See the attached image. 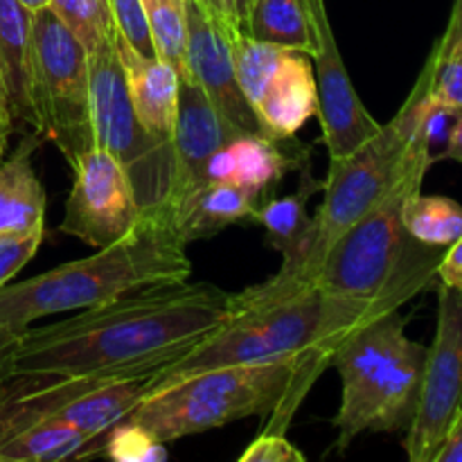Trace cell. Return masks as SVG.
Segmentation results:
<instances>
[{"label": "cell", "instance_id": "5bb4252c", "mask_svg": "<svg viewBox=\"0 0 462 462\" xmlns=\"http://www.w3.org/2000/svg\"><path fill=\"white\" fill-rule=\"evenodd\" d=\"M185 12H188L189 79L201 86L212 106L239 134L271 138L235 77L233 57H230V34L235 32L217 23L197 0H185Z\"/></svg>", "mask_w": 462, "mask_h": 462}, {"label": "cell", "instance_id": "484cf974", "mask_svg": "<svg viewBox=\"0 0 462 462\" xmlns=\"http://www.w3.org/2000/svg\"><path fill=\"white\" fill-rule=\"evenodd\" d=\"M282 54V48H275V45L248 39L242 32L230 34V57H233L235 77H237L239 88L246 95L253 111H255L257 104H260L262 95H264L266 86H269L271 77H273Z\"/></svg>", "mask_w": 462, "mask_h": 462}, {"label": "cell", "instance_id": "e0dca14e", "mask_svg": "<svg viewBox=\"0 0 462 462\" xmlns=\"http://www.w3.org/2000/svg\"><path fill=\"white\" fill-rule=\"evenodd\" d=\"M43 143L30 131L16 152L0 161V235L45 230V192L32 165V153Z\"/></svg>", "mask_w": 462, "mask_h": 462}, {"label": "cell", "instance_id": "e575fe53", "mask_svg": "<svg viewBox=\"0 0 462 462\" xmlns=\"http://www.w3.org/2000/svg\"><path fill=\"white\" fill-rule=\"evenodd\" d=\"M21 334L23 332H14V329L0 325V386L14 377V350H16Z\"/></svg>", "mask_w": 462, "mask_h": 462}, {"label": "cell", "instance_id": "ba28073f", "mask_svg": "<svg viewBox=\"0 0 462 462\" xmlns=\"http://www.w3.org/2000/svg\"><path fill=\"white\" fill-rule=\"evenodd\" d=\"M27 99L32 129L75 167L95 147L88 52L50 7L32 14Z\"/></svg>", "mask_w": 462, "mask_h": 462}, {"label": "cell", "instance_id": "d6a6232c", "mask_svg": "<svg viewBox=\"0 0 462 462\" xmlns=\"http://www.w3.org/2000/svg\"><path fill=\"white\" fill-rule=\"evenodd\" d=\"M438 278H440V284L462 291V235L451 246H447L445 255L438 264Z\"/></svg>", "mask_w": 462, "mask_h": 462}, {"label": "cell", "instance_id": "2e32d148", "mask_svg": "<svg viewBox=\"0 0 462 462\" xmlns=\"http://www.w3.org/2000/svg\"><path fill=\"white\" fill-rule=\"evenodd\" d=\"M305 52L284 50L255 113L271 138L291 140L319 111L314 63Z\"/></svg>", "mask_w": 462, "mask_h": 462}, {"label": "cell", "instance_id": "1f68e13d", "mask_svg": "<svg viewBox=\"0 0 462 462\" xmlns=\"http://www.w3.org/2000/svg\"><path fill=\"white\" fill-rule=\"evenodd\" d=\"M307 456L287 440L284 433L264 431L239 456V462H305Z\"/></svg>", "mask_w": 462, "mask_h": 462}, {"label": "cell", "instance_id": "f1b7e54d", "mask_svg": "<svg viewBox=\"0 0 462 462\" xmlns=\"http://www.w3.org/2000/svg\"><path fill=\"white\" fill-rule=\"evenodd\" d=\"M117 462H165V442L156 440L149 431L134 422L122 420L104 438L102 454Z\"/></svg>", "mask_w": 462, "mask_h": 462}, {"label": "cell", "instance_id": "277c9868", "mask_svg": "<svg viewBox=\"0 0 462 462\" xmlns=\"http://www.w3.org/2000/svg\"><path fill=\"white\" fill-rule=\"evenodd\" d=\"M323 370L307 359L201 370L153 386L125 420L165 445L244 418H260L264 431L284 433Z\"/></svg>", "mask_w": 462, "mask_h": 462}, {"label": "cell", "instance_id": "4fadbf2b", "mask_svg": "<svg viewBox=\"0 0 462 462\" xmlns=\"http://www.w3.org/2000/svg\"><path fill=\"white\" fill-rule=\"evenodd\" d=\"M239 134L235 126L224 120L219 111L212 106L208 95L197 81L180 79L179 86V116L170 140L171 170L170 192L158 215L167 217L185 201L192 192L206 185L203 170L217 149L233 143Z\"/></svg>", "mask_w": 462, "mask_h": 462}, {"label": "cell", "instance_id": "52a82bcc", "mask_svg": "<svg viewBox=\"0 0 462 462\" xmlns=\"http://www.w3.org/2000/svg\"><path fill=\"white\" fill-rule=\"evenodd\" d=\"M400 310L377 316L347 334L332 365L341 374V409L334 418L338 449L364 431H402L415 418L427 347L406 337Z\"/></svg>", "mask_w": 462, "mask_h": 462}, {"label": "cell", "instance_id": "ac0fdd59", "mask_svg": "<svg viewBox=\"0 0 462 462\" xmlns=\"http://www.w3.org/2000/svg\"><path fill=\"white\" fill-rule=\"evenodd\" d=\"M260 199L248 189L235 183H208L189 194L170 217L171 226L180 242L189 244L197 239H208L221 233L230 224L248 219L255 215Z\"/></svg>", "mask_w": 462, "mask_h": 462}, {"label": "cell", "instance_id": "f35d334b", "mask_svg": "<svg viewBox=\"0 0 462 462\" xmlns=\"http://www.w3.org/2000/svg\"><path fill=\"white\" fill-rule=\"evenodd\" d=\"M445 34H462V0H456L454 3V12H451L449 25H447Z\"/></svg>", "mask_w": 462, "mask_h": 462}, {"label": "cell", "instance_id": "4dcf8cb0", "mask_svg": "<svg viewBox=\"0 0 462 462\" xmlns=\"http://www.w3.org/2000/svg\"><path fill=\"white\" fill-rule=\"evenodd\" d=\"M45 230L21 235H0V287L9 284V280L36 255Z\"/></svg>", "mask_w": 462, "mask_h": 462}, {"label": "cell", "instance_id": "8d00e7d4", "mask_svg": "<svg viewBox=\"0 0 462 462\" xmlns=\"http://www.w3.org/2000/svg\"><path fill=\"white\" fill-rule=\"evenodd\" d=\"M12 134H14V122H12V116H9L7 95H5L3 79H0V161H3L5 149H7V140Z\"/></svg>", "mask_w": 462, "mask_h": 462}, {"label": "cell", "instance_id": "83f0119b", "mask_svg": "<svg viewBox=\"0 0 462 462\" xmlns=\"http://www.w3.org/2000/svg\"><path fill=\"white\" fill-rule=\"evenodd\" d=\"M427 61L431 66L429 97L462 111V34H442Z\"/></svg>", "mask_w": 462, "mask_h": 462}, {"label": "cell", "instance_id": "5b68a950", "mask_svg": "<svg viewBox=\"0 0 462 462\" xmlns=\"http://www.w3.org/2000/svg\"><path fill=\"white\" fill-rule=\"evenodd\" d=\"M429 167L431 158L415 126L406 170L386 197L332 244L310 284L334 296L400 307L431 287L447 248L418 242L402 221V208L422 189Z\"/></svg>", "mask_w": 462, "mask_h": 462}, {"label": "cell", "instance_id": "d4e9b609", "mask_svg": "<svg viewBox=\"0 0 462 462\" xmlns=\"http://www.w3.org/2000/svg\"><path fill=\"white\" fill-rule=\"evenodd\" d=\"M152 34L153 52L170 63L179 79H189L188 70V12L185 0H143Z\"/></svg>", "mask_w": 462, "mask_h": 462}, {"label": "cell", "instance_id": "603a6c76", "mask_svg": "<svg viewBox=\"0 0 462 462\" xmlns=\"http://www.w3.org/2000/svg\"><path fill=\"white\" fill-rule=\"evenodd\" d=\"M325 180H316L311 176L310 158L305 161V170L300 165V185L293 194L280 199H271L264 206H260L253 215V219L260 221L266 230V244L273 251L282 253L284 262L293 260L300 251L302 242L307 237V230L311 226V217L307 215V203L311 194L320 192Z\"/></svg>", "mask_w": 462, "mask_h": 462}, {"label": "cell", "instance_id": "7402d4cb", "mask_svg": "<svg viewBox=\"0 0 462 462\" xmlns=\"http://www.w3.org/2000/svg\"><path fill=\"white\" fill-rule=\"evenodd\" d=\"M239 32L260 43L296 50L307 57L316 52L307 0H253Z\"/></svg>", "mask_w": 462, "mask_h": 462}, {"label": "cell", "instance_id": "ffe728a7", "mask_svg": "<svg viewBox=\"0 0 462 462\" xmlns=\"http://www.w3.org/2000/svg\"><path fill=\"white\" fill-rule=\"evenodd\" d=\"M226 152L230 161L228 183L248 189L257 199L262 197V192L275 189L287 171L300 167L310 158V149H302L298 156H291L282 149V140L264 138V135H237L233 143L226 144Z\"/></svg>", "mask_w": 462, "mask_h": 462}, {"label": "cell", "instance_id": "9c48e42d", "mask_svg": "<svg viewBox=\"0 0 462 462\" xmlns=\"http://www.w3.org/2000/svg\"><path fill=\"white\" fill-rule=\"evenodd\" d=\"M88 77L95 147L125 167L144 215H158L170 192V144L153 138L135 116L116 34L88 52Z\"/></svg>", "mask_w": 462, "mask_h": 462}, {"label": "cell", "instance_id": "cb8c5ba5", "mask_svg": "<svg viewBox=\"0 0 462 462\" xmlns=\"http://www.w3.org/2000/svg\"><path fill=\"white\" fill-rule=\"evenodd\" d=\"M402 221L413 239L427 246L447 248L462 235V206L454 199L427 197L420 189L406 199Z\"/></svg>", "mask_w": 462, "mask_h": 462}, {"label": "cell", "instance_id": "44dd1931", "mask_svg": "<svg viewBox=\"0 0 462 462\" xmlns=\"http://www.w3.org/2000/svg\"><path fill=\"white\" fill-rule=\"evenodd\" d=\"M104 438H90L63 422H36L0 442V462L95 458L102 454Z\"/></svg>", "mask_w": 462, "mask_h": 462}, {"label": "cell", "instance_id": "9a60e30c", "mask_svg": "<svg viewBox=\"0 0 462 462\" xmlns=\"http://www.w3.org/2000/svg\"><path fill=\"white\" fill-rule=\"evenodd\" d=\"M116 48L126 77V90H129L140 125L153 138L170 144L176 116H179V75L161 57H147L131 48L117 32Z\"/></svg>", "mask_w": 462, "mask_h": 462}, {"label": "cell", "instance_id": "d590c367", "mask_svg": "<svg viewBox=\"0 0 462 462\" xmlns=\"http://www.w3.org/2000/svg\"><path fill=\"white\" fill-rule=\"evenodd\" d=\"M217 23L230 32H239L237 21H235V3L233 0H197Z\"/></svg>", "mask_w": 462, "mask_h": 462}, {"label": "cell", "instance_id": "f546056e", "mask_svg": "<svg viewBox=\"0 0 462 462\" xmlns=\"http://www.w3.org/2000/svg\"><path fill=\"white\" fill-rule=\"evenodd\" d=\"M108 3H111V14L117 34H120L131 48L138 50L140 54L156 57L152 34H149L147 16H144L143 0H108Z\"/></svg>", "mask_w": 462, "mask_h": 462}, {"label": "cell", "instance_id": "4316f807", "mask_svg": "<svg viewBox=\"0 0 462 462\" xmlns=\"http://www.w3.org/2000/svg\"><path fill=\"white\" fill-rule=\"evenodd\" d=\"M50 9L84 45L86 52L116 34L108 0H50Z\"/></svg>", "mask_w": 462, "mask_h": 462}, {"label": "cell", "instance_id": "8fae6325", "mask_svg": "<svg viewBox=\"0 0 462 462\" xmlns=\"http://www.w3.org/2000/svg\"><path fill=\"white\" fill-rule=\"evenodd\" d=\"M68 194L61 233L93 248H104L126 237L143 221L144 212L125 167L104 149L93 147L79 158Z\"/></svg>", "mask_w": 462, "mask_h": 462}, {"label": "cell", "instance_id": "74e56055", "mask_svg": "<svg viewBox=\"0 0 462 462\" xmlns=\"http://www.w3.org/2000/svg\"><path fill=\"white\" fill-rule=\"evenodd\" d=\"M442 158H451V161L462 162V113H460L458 120H456L454 129H451Z\"/></svg>", "mask_w": 462, "mask_h": 462}, {"label": "cell", "instance_id": "8992f818", "mask_svg": "<svg viewBox=\"0 0 462 462\" xmlns=\"http://www.w3.org/2000/svg\"><path fill=\"white\" fill-rule=\"evenodd\" d=\"M429 84L431 66L427 61L404 106L388 125H382L373 138L347 156L329 158L323 203L316 217H311L300 251L266 282L253 284V291L284 293L310 284L332 244L386 197L411 158V138L418 126Z\"/></svg>", "mask_w": 462, "mask_h": 462}, {"label": "cell", "instance_id": "30bf717a", "mask_svg": "<svg viewBox=\"0 0 462 462\" xmlns=\"http://www.w3.org/2000/svg\"><path fill=\"white\" fill-rule=\"evenodd\" d=\"M462 409V291L438 287V328L427 347L415 418L406 429L411 462H433Z\"/></svg>", "mask_w": 462, "mask_h": 462}, {"label": "cell", "instance_id": "7a4b0ae2", "mask_svg": "<svg viewBox=\"0 0 462 462\" xmlns=\"http://www.w3.org/2000/svg\"><path fill=\"white\" fill-rule=\"evenodd\" d=\"M400 310L391 300H352L314 284L284 293H233V314L217 332L161 370L158 383L221 365L275 364L307 359L332 365L337 347L361 325Z\"/></svg>", "mask_w": 462, "mask_h": 462}, {"label": "cell", "instance_id": "60d3db41", "mask_svg": "<svg viewBox=\"0 0 462 462\" xmlns=\"http://www.w3.org/2000/svg\"><path fill=\"white\" fill-rule=\"evenodd\" d=\"M18 3H21L23 7H25L30 14L39 12V9L50 7V0H18Z\"/></svg>", "mask_w": 462, "mask_h": 462}, {"label": "cell", "instance_id": "7c38bea8", "mask_svg": "<svg viewBox=\"0 0 462 462\" xmlns=\"http://www.w3.org/2000/svg\"><path fill=\"white\" fill-rule=\"evenodd\" d=\"M307 9H310L316 39V52L311 57L314 59L316 93H319L316 117L320 122L323 143L328 147L329 158H341L373 138L382 129V125L364 106L350 75H347L341 50H338L332 25H329L325 0H307Z\"/></svg>", "mask_w": 462, "mask_h": 462}, {"label": "cell", "instance_id": "836d02e7", "mask_svg": "<svg viewBox=\"0 0 462 462\" xmlns=\"http://www.w3.org/2000/svg\"><path fill=\"white\" fill-rule=\"evenodd\" d=\"M433 462H462V409L447 431L440 449L433 456Z\"/></svg>", "mask_w": 462, "mask_h": 462}, {"label": "cell", "instance_id": "ab89813d", "mask_svg": "<svg viewBox=\"0 0 462 462\" xmlns=\"http://www.w3.org/2000/svg\"><path fill=\"white\" fill-rule=\"evenodd\" d=\"M235 3V21H237V27H242L244 18H246L248 7H251L253 0H233Z\"/></svg>", "mask_w": 462, "mask_h": 462}, {"label": "cell", "instance_id": "d6986e66", "mask_svg": "<svg viewBox=\"0 0 462 462\" xmlns=\"http://www.w3.org/2000/svg\"><path fill=\"white\" fill-rule=\"evenodd\" d=\"M30 23L32 14L18 0H0V79L7 95L14 131H34L27 99Z\"/></svg>", "mask_w": 462, "mask_h": 462}, {"label": "cell", "instance_id": "3957f363", "mask_svg": "<svg viewBox=\"0 0 462 462\" xmlns=\"http://www.w3.org/2000/svg\"><path fill=\"white\" fill-rule=\"evenodd\" d=\"M185 246L161 215H144L126 237L84 260L0 287V325L25 332L43 316L106 305L153 284L185 282L192 275Z\"/></svg>", "mask_w": 462, "mask_h": 462}, {"label": "cell", "instance_id": "6da1fadb", "mask_svg": "<svg viewBox=\"0 0 462 462\" xmlns=\"http://www.w3.org/2000/svg\"><path fill=\"white\" fill-rule=\"evenodd\" d=\"M230 314L233 293L210 282L153 284L27 328L14 350V374L153 373L217 332Z\"/></svg>", "mask_w": 462, "mask_h": 462}]
</instances>
